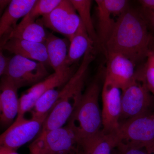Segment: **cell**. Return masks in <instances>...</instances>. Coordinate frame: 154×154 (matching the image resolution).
<instances>
[{"label":"cell","mask_w":154,"mask_h":154,"mask_svg":"<svg viewBox=\"0 0 154 154\" xmlns=\"http://www.w3.org/2000/svg\"><path fill=\"white\" fill-rule=\"evenodd\" d=\"M29 149L30 154H80L79 140L67 125L39 133Z\"/></svg>","instance_id":"obj_5"},{"label":"cell","mask_w":154,"mask_h":154,"mask_svg":"<svg viewBox=\"0 0 154 154\" xmlns=\"http://www.w3.org/2000/svg\"><path fill=\"white\" fill-rule=\"evenodd\" d=\"M151 93L143 79L136 74L134 81L122 91L119 125L150 112L153 102Z\"/></svg>","instance_id":"obj_6"},{"label":"cell","mask_w":154,"mask_h":154,"mask_svg":"<svg viewBox=\"0 0 154 154\" xmlns=\"http://www.w3.org/2000/svg\"><path fill=\"white\" fill-rule=\"evenodd\" d=\"M76 11L79 14L81 22L85 26L91 40L94 42V47L98 42L97 32L94 28L91 16V7L92 1L91 0H71Z\"/></svg>","instance_id":"obj_21"},{"label":"cell","mask_w":154,"mask_h":154,"mask_svg":"<svg viewBox=\"0 0 154 154\" xmlns=\"http://www.w3.org/2000/svg\"><path fill=\"white\" fill-rule=\"evenodd\" d=\"M12 58L7 57L4 55L2 51H0V75H6L8 70L10 62Z\"/></svg>","instance_id":"obj_27"},{"label":"cell","mask_w":154,"mask_h":154,"mask_svg":"<svg viewBox=\"0 0 154 154\" xmlns=\"http://www.w3.org/2000/svg\"><path fill=\"white\" fill-rule=\"evenodd\" d=\"M97 5L98 42L96 47L101 50L107 42L115 27L116 21L113 19V14L104 7L101 0L95 1Z\"/></svg>","instance_id":"obj_19"},{"label":"cell","mask_w":154,"mask_h":154,"mask_svg":"<svg viewBox=\"0 0 154 154\" xmlns=\"http://www.w3.org/2000/svg\"><path fill=\"white\" fill-rule=\"evenodd\" d=\"M11 1H5V0H1L0 1V10L1 12L3 11L4 9L8 5H9Z\"/></svg>","instance_id":"obj_31"},{"label":"cell","mask_w":154,"mask_h":154,"mask_svg":"<svg viewBox=\"0 0 154 154\" xmlns=\"http://www.w3.org/2000/svg\"><path fill=\"white\" fill-rule=\"evenodd\" d=\"M47 37V33L45 30L44 26L36 22L23 26L17 25L2 43L9 38H14L45 44Z\"/></svg>","instance_id":"obj_20"},{"label":"cell","mask_w":154,"mask_h":154,"mask_svg":"<svg viewBox=\"0 0 154 154\" xmlns=\"http://www.w3.org/2000/svg\"><path fill=\"white\" fill-rule=\"evenodd\" d=\"M146 60L144 67L136 74L143 79L150 92L154 94V50L149 52Z\"/></svg>","instance_id":"obj_24"},{"label":"cell","mask_w":154,"mask_h":154,"mask_svg":"<svg viewBox=\"0 0 154 154\" xmlns=\"http://www.w3.org/2000/svg\"><path fill=\"white\" fill-rule=\"evenodd\" d=\"M1 49L45 65H49L47 49L44 43L12 38L3 43Z\"/></svg>","instance_id":"obj_14"},{"label":"cell","mask_w":154,"mask_h":154,"mask_svg":"<svg viewBox=\"0 0 154 154\" xmlns=\"http://www.w3.org/2000/svg\"><path fill=\"white\" fill-rule=\"evenodd\" d=\"M37 22L66 36L69 41L79 28L81 20L71 1L62 0L50 14L42 17Z\"/></svg>","instance_id":"obj_7"},{"label":"cell","mask_w":154,"mask_h":154,"mask_svg":"<svg viewBox=\"0 0 154 154\" xmlns=\"http://www.w3.org/2000/svg\"><path fill=\"white\" fill-rule=\"evenodd\" d=\"M69 43L67 39L59 38L52 33H47L45 44L47 49L49 64L54 72L58 74H66L75 71L74 67L67 68L66 66L69 46Z\"/></svg>","instance_id":"obj_15"},{"label":"cell","mask_w":154,"mask_h":154,"mask_svg":"<svg viewBox=\"0 0 154 154\" xmlns=\"http://www.w3.org/2000/svg\"><path fill=\"white\" fill-rule=\"evenodd\" d=\"M80 146L81 154H112L116 144L113 134H105L102 131Z\"/></svg>","instance_id":"obj_18"},{"label":"cell","mask_w":154,"mask_h":154,"mask_svg":"<svg viewBox=\"0 0 154 154\" xmlns=\"http://www.w3.org/2000/svg\"><path fill=\"white\" fill-rule=\"evenodd\" d=\"M154 154V152L152 153H151V154Z\"/></svg>","instance_id":"obj_32"},{"label":"cell","mask_w":154,"mask_h":154,"mask_svg":"<svg viewBox=\"0 0 154 154\" xmlns=\"http://www.w3.org/2000/svg\"><path fill=\"white\" fill-rule=\"evenodd\" d=\"M48 116L40 118L32 117L30 119H27L25 116L17 117L14 123L1 134V146L17 150L41 131Z\"/></svg>","instance_id":"obj_8"},{"label":"cell","mask_w":154,"mask_h":154,"mask_svg":"<svg viewBox=\"0 0 154 154\" xmlns=\"http://www.w3.org/2000/svg\"><path fill=\"white\" fill-rule=\"evenodd\" d=\"M140 11L129 7L116 19L115 27L102 50L105 54L118 53L136 64L152 50L153 37Z\"/></svg>","instance_id":"obj_1"},{"label":"cell","mask_w":154,"mask_h":154,"mask_svg":"<svg viewBox=\"0 0 154 154\" xmlns=\"http://www.w3.org/2000/svg\"><path fill=\"white\" fill-rule=\"evenodd\" d=\"M116 146L119 143L146 149L149 154L154 152V113L131 119L119 125L112 134Z\"/></svg>","instance_id":"obj_4"},{"label":"cell","mask_w":154,"mask_h":154,"mask_svg":"<svg viewBox=\"0 0 154 154\" xmlns=\"http://www.w3.org/2000/svg\"><path fill=\"white\" fill-rule=\"evenodd\" d=\"M61 2V0H38L36 1L29 13L23 18L17 26H23L33 23L40 16L43 17L48 15L59 5Z\"/></svg>","instance_id":"obj_23"},{"label":"cell","mask_w":154,"mask_h":154,"mask_svg":"<svg viewBox=\"0 0 154 154\" xmlns=\"http://www.w3.org/2000/svg\"><path fill=\"white\" fill-rule=\"evenodd\" d=\"M48 75L44 64L15 55L11 58L6 75L10 77L19 89L34 85L47 78Z\"/></svg>","instance_id":"obj_9"},{"label":"cell","mask_w":154,"mask_h":154,"mask_svg":"<svg viewBox=\"0 0 154 154\" xmlns=\"http://www.w3.org/2000/svg\"><path fill=\"white\" fill-rule=\"evenodd\" d=\"M101 87L99 79L90 84L67 125L73 131L79 143L94 137L103 129L99 99Z\"/></svg>","instance_id":"obj_3"},{"label":"cell","mask_w":154,"mask_h":154,"mask_svg":"<svg viewBox=\"0 0 154 154\" xmlns=\"http://www.w3.org/2000/svg\"><path fill=\"white\" fill-rule=\"evenodd\" d=\"M141 12L147 22L149 28L152 30L154 32V12H151L142 9Z\"/></svg>","instance_id":"obj_28"},{"label":"cell","mask_w":154,"mask_h":154,"mask_svg":"<svg viewBox=\"0 0 154 154\" xmlns=\"http://www.w3.org/2000/svg\"><path fill=\"white\" fill-rule=\"evenodd\" d=\"M120 90L105 77L102 90V131L106 134H113L119 126L121 112L122 94Z\"/></svg>","instance_id":"obj_10"},{"label":"cell","mask_w":154,"mask_h":154,"mask_svg":"<svg viewBox=\"0 0 154 154\" xmlns=\"http://www.w3.org/2000/svg\"><path fill=\"white\" fill-rule=\"evenodd\" d=\"M142 9L154 12V0H140L139 1Z\"/></svg>","instance_id":"obj_29"},{"label":"cell","mask_w":154,"mask_h":154,"mask_svg":"<svg viewBox=\"0 0 154 154\" xmlns=\"http://www.w3.org/2000/svg\"><path fill=\"white\" fill-rule=\"evenodd\" d=\"M95 50L90 48L83 57L80 66L60 90L59 96L45 119L40 133L63 127L79 104L89 66L95 59Z\"/></svg>","instance_id":"obj_2"},{"label":"cell","mask_w":154,"mask_h":154,"mask_svg":"<svg viewBox=\"0 0 154 154\" xmlns=\"http://www.w3.org/2000/svg\"><path fill=\"white\" fill-rule=\"evenodd\" d=\"M36 0L11 1L0 19V36H5V40L17 26L19 19L25 17L36 3Z\"/></svg>","instance_id":"obj_16"},{"label":"cell","mask_w":154,"mask_h":154,"mask_svg":"<svg viewBox=\"0 0 154 154\" xmlns=\"http://www.w3.org/2000/svg\"><path fill=\"white\" fill-rule=\"evenodd\" d=\"M50 89L37 99L32 111V117L40 118L48 115L59 96L60 90Z\"/></svg>","instance_id":"obj_22"},{"label":"cell","mask_w":154,"mask_h":154,"mask_svg":"<svg viewBox=\"0 0 154 154\" xmlns=\"http://www.w3.org/2000/svg\"><path fill=\"white\" fill-rule=\"evenodd\" d=\"M104 7L110 11L113 16L118 17L129 8L128 1L126 0H101Z\"/></svg>","instance_id":"obj_25"},{"label":"cell","mask_w":154,"mask_h":154,"mask_svg":"<svg viewBox=\"0 0 154 154\" xmlns=\"http://www.w3.org/2000/svg\"><path fill=\"white\" fill-rule=\"evenodd\" d=\"M106 56L107 67L105 77L123 91L135 79V65L128 58L120 54L109 53Z\"/></svg>","instance_id":"obj_12"},{"label":"cell","mask_w":154,"mask_h":154,"mask_svg":"<svg viewBox=\"0 0 154 154\" xmlns=\"http://www.w3.org/2000/svg\"><path fill=\"white\" fill-rule=\"evenodd\" d=\"M0 154H19L16 150L0 146Z\"/></svg>","instance_id":"obj_30"},{"label":"cell","mask_w":154,"mask_h":154,"mask_svg":"<svg viewBox=\"0 0 154 154\" xmlns=\"http://www.w3.org/2000/svg\"><path fill=\"white\" fill-rule=\"evenodd\" d=\"M69 42L65 63L67 68L71 67L80 58L85 55L88 50L95 48L94 42L91 40L82 22Z\"/></svg>","instance_id":"obj_17"},{"label":"cell","mask_w":154,"mask_h":154,"mask_svg":"<svg viewBox=\"0 0 154 154\" xmlns=\"http://www.w3.org/2000/svg\"><path fill=\"white\" fill-rule=\"evenodd\" d=\"M17 88L13 80L7 75L1 77L0 83V122L1 125H10L19 110V99Z\"/></svg>","instance_id":"obj_13"},{"label":"cell","mask_w":154,"mask_h":154,"mask_svg":"<svg viewBox=\"0 0 154 154\" xmlns=\"http://www.w3.org/2000/svg\"><path fill=\"white\" fill-rule=\"evenodd\" d=\"M113 154H149L146 149L119 143L116 146Z\"/></svg>","instance_id":"obj_26"},{"label":"cell","mask_w":154,"mask_h":154,"mask_svg":"<svg viewBox=\"0 0 154 154\" xmlns=\"http://www.w3.org/2000/svg\"><path fill=\"white\" fill-rule=\"evenodd\" d=\"M75 72L66 74H58L54 72L43 81L32 86L19 98V113L17 117L25 116V113L33 109L40 96L50 89L64 85Z\"/></svg>","instance_id":"obj_11"}]
</instances>
